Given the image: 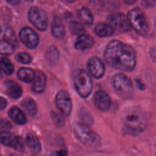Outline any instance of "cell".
<instances>
[{
  "label": "cell",
  "instance_id": "obj_1",
  "mask_svg": "<svg viewBox=\"0 0 156 156\" xmlns=\"http://www.w3.org/2000/svg\"><path fill=\"white\" fill-rule=\"evenodd\" d=\"M104 59L111 67L124 71H132L136 65V54L133 48L116 40L108 44Z\"/></svg>",
  "mask_w": 156,
  "mask_h": 156
},
{
  "label": "cell",
  "instance_id": "obj_2",
  "mask_svg": "<svg viewBox=\"0 0 156 156\" xmlns=\"http://www.w3.org/2000/svg\"><path fill=\"white\" fill-rule=\"evenodd\" d=\"M122 120L127 131L137 133L142 132L146 127L148 116L141 110L131 108L124 112L122 115Z\"/></svg>",
  "mask_w": 156,
  "mask_h": 156
},
{
  "label": "cell",
  "instance_id": "obj_3",
  "mask_svg": "<svg viewBox=\"0 0 156 156\" xmlns=\"http://www.w3.org/2000/svg\"><path fill=\"white\" fill-rule=\"evenodd\" d=\"M73 131L76 138L85 145L92 148H96L100 146L99 136L91 130L87 125L82 122L76 123L73 126Z\"/></svg>",
  "mask_w": 156,
  "mask_h": 156
},
{
  "label": "cell",
  "instance_id": "obj_4",
  "mask_svg": "<svg viewBox=\"0 0 156 156\" xmlns=\"http://www.w3.org/2000/svg\"><path fill=\"white\" fill-rule=\"evenodd\" d=\"M130 26L139 35L145 36L149 31V24L144 12L138 7L130 10L128 13Z\"/></svg>",
  "mask_w": 156,
  "mask_h": 156
},
{
  "label": "cell",
  "instance_id": "obj_5",
  "mask_svg": "<svg viewBox=\"0 0 156 156\" xmlns=\"http://www.w3.org/2000/svg\"><path fill=\"white\" fill-rule=\"evenodd\" d=\"M74 85L77 93L83 98L88 97L91 93L93 83L88 74L80 70L74 76Z\"/></svg>",
  "mask_w": 156,
  "mask_h": 156
},
{
  "label": "cell",
  "instance_id": "obj_6",
  "mask_svg": "<svg viewBox=\"0 0 156 156\" xmlns=\"http://www.w3.org/2000/svg\"><path fill=\"white\" fill-rule=\"evenodd\" d=\"M112 85L116 91L122 97H128L133 92V85L130 79L122 73L115 74L112 78Z\"/></svg>",
  "mask_w": 156,
  "mask_h": 156
},
{
  "label": "cell",
  "instance_id": "obj_7",
  "mask_svg": "<svg viewBox=\"0 0 156 156\" xmlns=\"http://www.w3.org/2000/svg\"><path fill=\"white\" fill-rule=\"evenodd\" d=\"M28 16L31 23L39 30L44 31L47 29L48 17L42 9L37 7L30 8L28 12Z\"/></svg>",
  "mask_w": 156,
  "mask_h": 156
},
{
  "label": "cell",
  "instance_id": "obj_8",
  "mask_svg": "<svg viewBox=\"0 0 156 156\" xmlns=\"http://www.w3.org/2000/svg\"><path fill=\"white\" fill-rule=\"evenodd\" d=\"M0 142L18 151H23L24 149L23 140L20 136H15L9 132L4 131L0 132Z\"/></svg>",
  "mask_w": 156,
  "mask_h": 156
},
{
  "label": "cell",
  "instance_id": "obj_9",
  "mask_svg": "<svg viewBox=\"0 0 156 156\" xmlns=\"http://www.w3.org/2000/svg\"><path fill=\"white\" fill-rule=\"evenodd\" d=\"M108 20L112 27L119 32H126L130 29L128 18L122 13H112L108 16Z\"/></svg>",
  "mask_w": 156,
  "mask_h": 156
},
{
  "label": "cell",
  "instance_id": "obj_10",
  "mask_svg": "<svg viewBox=\"0 0 156 156\" xmlns=\"http://www.w3.org/2000/svg\"><path fill=\"white\" fill-rule=\"evenodd\" d=\"M55 104L59 110L65 116H69L72 109V102L69 93L60 90L55 97Z\"/></svg>",
  "mask_w": 156,
  "mask_h": 156
},
{
  "label": "cell",
  "instance_id": "obj_11",
  "mask_svg": "<svg viewBox=\"0 0 156 156\" xmlns=\"http://www.w3.org/2000/svg\"><path fill=\"white\" fill-rule=\"evenodd\" d=\"M20 38L21 42L30 49H34L37 47L39 37L37 34L31 28L25 27L20 32Z\"/></svg>",
  "mask_w": 156,
  "mask_h": 156
},
{
  "label": "cell",
  "instance_id": "obj_12",
  "mask_svg": "<svg viewBox=\"0 0 156 156\" xmlns=\"http://www.w3.org/2000/svg\"><path fill=\"white\" fill-rule=\"evenodd\" d=\"M88 69L94 78H101L105 73V66L102 61L96 57H91L88 62Z\"/></svg>",
  "mask_w": 156,
  "mask_h": 156
},
{
  "label": "cell",
  "instance_id": "obj_13",
  "mask_svg": "<svg viewBox=\"0 0 156 156\" xmlns=\"http://www.w3.org/2000/svg\"><path fill=\"white\" fill-rule=\"evenodd\" d=\"M93 102L96 107L101 111L107 110L110 106V98L104 90H99L93 96Z\"/></svg>",
  "mask_w": 156,
  "mask_h": 156
},
{
  "label": "cell",
  "instance_id": "obj_14",
  "mask_svg": "<svg viewBox=\"0 0 156 156\" xmlns=\"http://www.w3.org/2000/svg\"><path fill=\"white\" fill-rule=\"evenodd\" d=\"M46 83V77L45 74L40 71H37L35 73V77L33 80L32 89L37 93H41L45 88Z\"/></svg>",
  "mask_w": 156,
  "mask_h": 156
},
{
  "label": "cell",
  "instance_id": "obj_15",
  "mask_svg": "<svg viewBox=\"0 0 156 156\" xmlns=\"http://www.w3.org/2000/svg\"><path fill=\"white\" fill-rule=\"evenodd\" d=\"M94 44V40L88 34H82L79 35L75 43V48L78 50H84L90 48Z\"/></svg>",
  "mask_w": 156,
  "mask_h": 156
},
{
  "label": "cell",
  "instance_id": "obj_16",
  "mask_svg": "<svg viewBox=\"0 0 156 156\" xmlns=\"http://www.w3.org/2000/svg\"><path fill=\"white\" fill-rule=\"evenodd\" d=\"M52 35L57 38H63L65 34V27L61 18L58 16H55L53 20L51 27Z\"/></svg>",
  "mask_w": 156,
  "mask_h": 156
},
{
  "label": "cell",
  "instance_id": "obj_17",
  "mask_svg": "<svg viewBox=\"0 0 156 156\" xmlns=\"http://www.w3.org/2000/svg\"><path fill=\"white\" fill-rule=\"evenodd\" d=\"M5 85L6 92L10 97L17 99L21 96L22 89L16 82L13 80H7L5 82Z\"/></svg>",
  "mask_w": 156,
  "mask_h": 156
},
{
  "label": "cell",
  "instance_id": "obj_18",
  "mask_svg": "<svg viewBox=\"0 0 156 156\" xmlns=\"http://www.w3.org/2000/svg\"><path fill=\"white\" fill-rule=\"evenodd\" d=\"M94 32L99 37H107L113 34L114 30L110 24L105 23H99L96 26Z\"/></svg>",
  "mask_w": 156,
  "mask_h": 156
},
{
  "label": "cell",
  "instance_id": "obj_19",
  "mask_svg": "<svg viewBox=\"0 0 156 156\" xmlns=\"http://www.w3.org/2000/svg\"><path fill=\"white\" fill-rule=\"evenodd\" d=\"M26 144L29 149L34 153H39L41 149V146L39 139L32 133H29L26 136Z\"/></svg>",
  "mask_w": 156,
  "mask_h": 156
},
{
  "label": "cell",
  "instance_id": "obj_20",
  "mask_svg": "<svg viewBox=\"0 0 156 156\" xmlns=\"http://www.w3.org/2000/svg\"><path fill=\"white\" fill-rule=\"evenodd\" d=\"M10 118L18 124H23L26 122V118L24 113L18 107H14L9 110Z\"/></svg>",
  "mask_w": 156,
  "mask_h": 156
},
{
  "label": "cell",
  "instance_id": "obj_21",
  "mask_svg": "<svg viewBox=\"0 0 156 156\" xmlns=\"http://www.w3.org/2000/svg\"><path fill=\"white\" fill-rule=\"evenodd\" d=\"M46 58L51 66L55 65L59 60V52L55 46H50L46 52Z\"/></svg>",
  "mask_w": 156,
  "mask_h": 156
},
{
  "label": "cell",
  "instance_id": "obj_22",
  "mask_svg": "<svg viewBox=\"0 0 156 156\" xmlns=\"http://www.w3.org/2000/svg\"><path fill=\"white\" fill-rule=\"evenodd\" d=\"M23 108L30 116H34L37 113V107L35 102L30 98H26L21 102Z\"/></svg>",
  "mask_w": 156,
  "mask_h": 156
},
{
  "label": "cell",
  "instance_id": "obj_23",
  "mask_svg": "<svg viewBox=\"0 0 156 156\" xmlns=\"http://www.w3.org/2000/svg\"><path fill=\"white\" fill-rule=\"evenodd\" d=\"M35 73L32 69L27 68H22L18 71V78L25 82H30L33 81L35 77Z\"/></svg>",
  "mask_w": 156,
  "mask_h": 156
},
{
  "label": "cell",
  "instance_id": "obj_24",
  "mask_svg": "<svg viewBox=\"0 0 156 156\" xmlns=\"http://www.w3.org/2000/svg\"><path fill=\"white\" fill-rule=\"evenodd\" d=\"M78 15L83 23L88 26L92 25L93 23V16L88 9L87 7H82L79 10Z\"/></svg>",
  "mask_w": 156,
  "mask_h": 156
},
{
  "label": "cell",
  "instance_id": "obj_25",
  "mask_svg": "<svg viewBox=\"0 0 156 156\" xmlns=\"http://www.w3.org/2000/svg\"><path fill=\"white\" fill-rule=\"evenodd\" d=\"M4 40L9 42L15 48L18 45V40L16 35L12 28L6 27L4 34Z\"/></svg>",
  "mask_w": 156,
  "mask_h": 156
},
{
  "label": "cell",
  "instance_id": "obj_26",
  "mask_svg": "<svg viewBox=\"0 0 156 156\" xmlns=\"http://www.w3.org/2000/svg\"><path fill=\"white\" fill-rule=\"evenodd\" d=\"M0 67L1 69L7 75H11L14 71V67L10 60L6 57L0 58Z\"/></svg>",
  "mask_w": 156,
  "mask_h": 156
},
{
  "label": "cell",
  "instance_id": "obj_27",
  "mask_svg": "<svg viewBox=\"0 0 156 156\" xmlns=\"http://www.w3.org/2000/svg\"><path fill=\"white\" fill-rule=\"evenodd\" d=\"M15 50V47L5 40H0V54L5 55L12 54Z\"/></svg>",
  "mask_w": 156,
  "mask_h": 156
},
{
  "label": "cell",
  "instance_id": "obj_28",
  "mask_svg": "<svg viewBox=\"0 0 156 156\" xmlns=\"http://www.w3.org/2000/svg\"><path fill=\"white\" fill-rule=\"evenodd\" d=\"M69 29L70 32L73 35L82 34L85 31V28L83 25L80 23L75 21L70 22Z\"/></svg>",
  "mask_w": 156,
  "mask_h": 156
},
{
  "label": "cell",
  "instance_id": "obj_29",
  "mask_svg": "<svg viewBox=\"0 0 156 156\" xmlns=\"http://www.w3.org/2000/svg\"><path fill=\"white\" fill-rule=\"evenodd\" d=\"M16 59L20 63L23 64L30 63L32 60V58L30 54L26 52H20L16 56Z\"/></svg>",
  "mask_w": 156,
  "mask_h": 156
},
{
  "label": "cell",
  "instance_id": "obj_30",
  "mask_svg": "<svg viewBox=\"0 0 156 156\" xmlns=\"http://www.w3.org/2000/svg\"><path fill=\"white\" fill-rule=\"evenodd\" d=\"M52 118L53 119V121L57 125L62 126L64 123L63 118L58 113H52Z\"/></svg>",
  "mask_w": 156,
  "mask_h": 156
},
{
  "label": "cell",
  "instance_id": "obj_31",
  "mask_svg": "<svg viewBox=\"0 0 156 156\" xmlns=\"http://www.w3.org/2000/svg\"><path fill=\"white\" fill-rule=\"evenodd\" d=\"M142 4L146 7H152L156 5V0H143Z\"/></svg>",
  "mask_w": 156,
  "mask_h": 156
},
{
  "label": "cell",
  "instance_id": "obj_32",
  "mask_svg": "<svg viewBox=\"0 0 156 156\" xmlns=\"http://www.w3.org/2000/svg\"><path fill=\"white\" fill-rule=\"evenodd\" d=\"M7 101L2 97L0 96V110H2L7 106Z\"/></svg>",
  "mask_w": 156,
  "mask_h": 156
},
{
  "label": "cell",
  "instance_id": "obj_33",
  "mask_svg": "<svg viewBox=\"0 0 156 156\" xmlns=\"http://www.w3.org/2000/svg\"><path fill=\"white\" fill-rule=\"evenodd\" d=\"M150 55H151V58L154 62H156V46L152 48L151 49Z\"/></svg>",
  "mask_w": 156,
  "mask_h": 156
},
{
  "label": "cell",
  "instance_id": "obj_34",
  "mask_svg": "<svg viewBox=\"0 0 156 156\" xmlns=\"http://www.w3.org/2000/svg\"><path fill=\"white\" fill-rule=\"evenodd\" d=\"M57 156H66L67 152L65 150H60L56 153Z\"/></svg>",
  "mask_w": 156,
  "mask_h": 156
},
{
  "label": "cell",
  "instance_id": "obj_35",
  "mask_svg": "<svg viewBox=\"0 0 156 156\" xmlns=\"http://www.w3.org/2000/svg\"><path fill=\"white\" fill-rule=\"evenodd\" d=\"M136 83L140 89H142V90L144 89V84H143V83L141 81H140L139 80H136Z\"/></svg>",
  "mask_w": 156,
  "mask_h": 156
},
{
  "label": "cell",
  "instance_id": "obj_36",
  "mask_svg": "<svg viewBox=\"0 0 156 156\" xmlns=\"http://www.w3.org/2000/svg\"><path fill=\"white\" fill-rule=\"evenodd\" d=\"M137 1H138V0H124V1L126 4H129V5L135 4Z\"/></svg>",
  "mask_w": 156,
  "mask_h": 156
},
{
  "label": "cell",
  "instance_id": "obj_37",
  "mask_svg": "<svg viewBox=\"0 0 156 156\" xmlns=\"http://www.w3.org/2000/svg\"><path fill=\"white\" fill-rule=\"evenodd\" d=\"M7 1L12 4H16L20 2V0H7Z\"/></svg>",
  "mask_w": 156,
  "mask_h": 156
},
{
  "label": "cell",
  "instance_id": "obj_38",
  "mask_svg": "<svg viewBox=\"0 0 156 156\" xmlns=\"http://www.w3.org/2000/svg\"><path fill=\"white\" fill-rule=\"evenodd\" d=\"M68 2H73L75 0H66Z\"/></svg>",
  "mask_w": 156,
  "mask_h": 156
},
{
  "label": "cell",
  "instance_id": "obj_39",
  "mask_svg": "<svg viewBox=\"0 0 156 156\" xmlns=\"http://www.w3.org/2000/svg\"><path fill=\"white\" fill-rule=\"evenodd\" d=\"M154 24H155V29H156V18H155V21H154Z\"/></svg>",
  "mask_w": 156,
  "mask_h": 156
},
{
  "label": "cell",
  "instance_id": "obj_40",
  "mask_svg": "<svg viewBox=\"0 0 156 156\" xmlns=\"http://www.w3.org/2000/svg\"><path fill=\"white\" fill-rule=\"evenodd\" d=\"M1 30H2V29H1V26H0V34H1Z\"/></svg>",
  "mask_w": 156,
  "mask_h": 156
}]
</instances>
